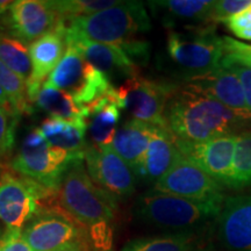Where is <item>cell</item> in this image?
Returning a JSON list of instances; mask_svg holds the SVG:
<instances>
[{
    "label": "cell",
    "mask_w": 251,
    "mask_h": 251,
    "mask_svg": "<svg viewBox=\"0 0 251 251\" xmlns=\"http://www.w3.org/2000/svg\"><path fill=\"white\" fill-rule=\"evenodd\" d=\"M164 118L175 139L186 142L237 134L243 130L246 121L251 120L249 115L230 111L190 84L179 85L171 94Z\"/></svg>",
    "instance_id": "6da1fadb"
},
{
    "label": "cell",
    "mask_w": 251,
    "mask_h": 251,
    "mask_svg": "<svg viewBox=\"0 0 251 251\" xmlns=\"http://www.w3.org/2000/svg\"><path fill=\"white\" fill-rule=\"evenodd\" d=\"M59 207L86 230L90 246L112 251L118 201L91 179L84 161L70 165L58 188Z\"/></svg>",
    "instance_id": "7a4b0ae2"
},
{
    "label": "cell",
    "mask_w": 251,
    "mask_h": 251,
    "mask_svg": "<svg viewBox=\"0 0 251 251\" xmlns=\"http://www.w3.org/2000/svg\"><path fill=\"white\" fill-rule=\"evenodd\" d=\"M224 201H197L150 190L137 198L134 214L144 224L170 233H194L218 219Z\"/></svg>",
    "instance_id": "3957f363"
},
{
    "label": "cell",
    "mask_w": 251,
    "mask_h": 251,
    "mask_svg": "<svg viewBox=\"0 0 251 251\" xmlns=\"http://www.w3.org/2000/svg\"><path fill=\"white\" fill-rule=\"evenodd\" d=\"M165 51L174 74L186 84L221 67L225 58L224 36L216 33L214 24L171 30L166 36Z\"/></svg>",
    "instance_id": "277c9868"
},
{
    "label": "cell",
    "mask_w": 251,
    "mask_h": 251,
    "mask_svg": "<svg viewBox=\"0 0 251 251\" xmlns=\"http://www.w3.org/2000/svg\"><path fill=\"white\" fill-rule=\"evenodd\" d=\"M63 23L67 33L72 35L120 47L151 29V20L141 1H120L94 14L67 19Z\"/></svg>",
    "instance_id": "5b68a950"
},
{
    "label": "cell",
    "mask_w": 251,
    "mask_h": 251,
    "mask_svg": "<svg viewBox=\"0 0 251 251\" xmlns=\"http://www.w3.org/2000/svg\"><path fill=\"white\" fill-rule=\"evenodd\" d=\"M56 201L57 191L13 171L0 175V221L5 227L23 230L41 213L54 208Z\"/></svg>",
    "instance_id": "8992f818"
},
{
    "label": "cell",
    "mask_w": 251,
    "mask_h": 251,
    "mask_svg": "<svg viewBox=\"0 0 251 251\" xmlns=\"http://www.w3.org/2000/svg\"><path fill=\"white\" fill-rule=\"evenodd\" d=\"M76 161L84 159L50 146L40 128H33L24 139L17 155L9 162V168L14 174L58 192L63 176Z\"/></svg>",
    "instance_id": "52a82bcc"
},
{
    "label": "cell",
    "mask_w": 251,
    "mask_h": 251,
    "mask_svg": "<svg viewBox=\"0 0 251 251\" xmlns=\"http://www.w3.org/2000/svg\"><path fill=\"white\" fill-rule=\"evenodd\" d=\"M43 85L71 94L83 108L105 97L115 87L105 74L87 62L79 50L68 41L62 61Z\"/></svg>",
    "instance_id": "ba28073f"
},
{
    "label": "cell",
    "mask_w": 251,
    "mask_h": 251,
    "mask_svg": "<svg viewBox=\"0 0 251 251\" xmlns=\"http://www.w3.org/2000/svg\"><path fill=\"white\" fill-rule=\"evenodd\" d=\"M178 86L174 81L150 79L140 74L117 87L119 106L129 113L133 120L166 127L164 118L166 103Z\"/></svg>",
    "instance_id": "9c48e42d"
},
{
    "label": "cell",
    "mask_w": 251,
    "mask_h": 251,
    "mask_svg": "<svg viewBox=\"0 0 251 251\" xmlns=\"http://www.w3.org/2000/svg\"><path fill=\"white\" fill-rule=\"evenodd\" d=\"M23 236L31 251H62L90 244L85 229L56 207L28 222L23 229Z\"/></svg>",
    "instance_id": "30bf717a"
},
{
    "label": "cell",
    "mask_w": 251,
    "mask_h": 251,
    "mask_svg": "<svg viewBox=\"0 0 251 251\" xmlns=\"http://www.w3.org/2000/svg\"><path fill=\"white\" fill-rule=\"evenodd\" d=\"M151 190L197 201L226 199L224 187L180 152Z\"/></svg>",
    "instance_id": "8fae6325"
},
{
    "label": "cell",
    "mask_w": 251,
    "mask_h": 251,
    "mask_svg": "<svg viewBox=\"0 0 251 251\" xmlns=\"http://www.w3.org/2000/svg\"><path fill=\"white\" fill-rule=\"evenodd\" d=\"M84 161L91 179L117 201L135 193L137 179L134 172L111 146L89 144Z\"/></svg>",
    "instance_id": "7c38bea8"
},
{
    "label": "cell",
    "mask_w": 251,
    "mask_h": 251,
    "mask_svg": "<svg viewBox=\"0 0 251 251\" xmlns=\"http://www.w3.org/2000/svg\"><path fill=\"white\" fill-rule=\"evenodd\" d=\"M179 152L199 166L224 188H229L236 146V134L225 135L203 142H186L176 139Z\"/></svg>",
    "instance_id": "4fadbf2b"
},
{
    "label": "cell",
    "mask_w": 251,
    "mask_h": 251,
    "mask_svg": "<svg viewBox=\"0 0 251 251\" xmlns=\"http://www.w3.org/2000/svg\"><path fill=\"white\" fill-rule=\"evenodd\" d=\"M58 14L50 0H17L12 1L0 31L24 43H33L57 26Z\"/></svg>",
    "instance_id": "5bb4252c"
},
{
    "label": "cell",
    "mask_w": 251,
    "mask_h": 251,
    "mask_svg": "<svg viewBox=\"0 0 251 251\" xmlns=\"http://www.w3.org/2000/svg\"><path fill=\"white\" fill-rule=\"evenodd\" d=\"M67 51V29L59 19L57 26L29 45L31 74L26 81L27 96L33 105L45 81L62 61Z\"/></svg>",
    "instance_id": "9a60e30c"
},
{
    "label": "cell",
    "mask_w": 251,
    "mask_h": 251,
    "mask_svg": "<svg viewBox=\"0 0 251 251\" xmlns=\"http://www.w3.org/2000/svg\"><path fill=\"white\" fill-rule=\"evenodd\" d=\"M216 234L227 251H251V194L226 198L216 219Z\"/></svg>",
    "instance_id": "2e32d148"
},
{
    "label": "cell",
    "mask_w": 251,
    "mask_h": 251,
    "mask_svg": "<svg viewBox=\"0 0 251 251\" xmlns=\"http://www.w3.org/2000/svg\"><path fill=\"white\" fill-rule=\"evenodd\" d=\"M67 41L76 47L86 61L105 74L111 81L114 79L125 81L140 75V67L131 61L120 46L94 42L69 33H67Z\"/></svg>",
    "instance_id": "e0dca14e"
},
{
    "label": "cell",
    "mask_w": 251,
    "mask_h": 251,
    "mask_svg": "<svg viewBox=\"0 0 251 251\" xmlns=\"http://www.w3.org/2000/svg\"><path fill=\"white\" fill-rule=\"evenodd\" d=\"M212 0H162L149 1L152 13L161 18L165 27L183 26L185 29H193L214 24L212 20Z\"/></svg>",
    "instance_id": "ac0fdd59"
},
{
    "label": "cell",
    "mask_w": 251,
    "mask_h": 251,
    "mask_svg": "<svg viewBox=\"0 0 251 251\" xmlns=\"http://www.w3.org/2000/svg\"><path fill=\"white\" fill-rule=\"evenodd\" d=\"M186 84L206 93L230 111L251 117L247 108L242 84L236 74L225 65L221 64V67L211 74L196 78Z\"/></svg>",
    "instance_id": "d6986e66"
},
{
    "label": "cell",
    "mask_w": 251,
    "mask_h": 251,
    "mask_svg": "<svg viewBox=\"0 0 251 251\" xmlns=\"http://www.w3.org/2000/svg\"><path fill=\"white\" fill-rule=\"evenodd\" d=\"M120 111L117 87L105 97L84 107V118L92 146H112L119 129Z\"/></svg>",
    "instance_id": "ffe728a7"
},
{
    "label": "cell",
    "mask_w": 251,
    "mask_h": 251,
    "mask_svg": "<svg viewBox=\"0 0 251 251\" xmlns=\"http://www.w3.org/2000/svg\"><path fill=\"white\" fill-rule=\"evenodd\" d=\"M153 127L155 126L130 119L119 127L111 146L127 163L136 179H139L142 170Z\"/></svg>",
    "instance_id": "44dd1931"
},
{
    "label": "cell",
    "mask_w": 251,
    "mask_h": 251,
    "mask_svg": "<svg viewBox=\"0 0 251 251\" xmlns=\"http://www.w3.org/2000/svg\"><path fill=\"white\" fill-rule=\"evenodd\" d=\"M178 153L179 150L171 131L166 127L155 126L137 180L155 185L171 168Z\"/></svg>",
    "instance_id": "7402d4cb"
},
{
    "label": "cell",
    "mask_w": 251,
    "mask_h": 251,
    "mask_svg": "<svg viewBox=\"0 0 251 251\" xmlns=\"http://www.w3.org/2000/svg\"><path fill=\"white\" fill-rule=\"evenodd\" d=\"M40 130L50 146L65 150L77 158L84 159L89 147L86 141L87 127L85 119L69 121L48 117L42 121Z\"/></svg>",
    "instance_id": "603a6c76"
},
{
    "label": "cell",
    "mask_w": 251,
    "mask_h": 251,
    "mask_svg": "<svg viewBox=\"0 0 251 251\" xmlns=\"http://www.w3.org/2000/svg\"><path fill=\"white\" fill-rule=\"evenodd\" d=\"M33 103H35L40 109L48 113L49 117L64 119L69 121L85 119L84 108L75 101L71 94L52 87L42 85Z\"/></svg>",
    "instance_id": "cb8c5ba5"
},
{
    "label": "cell",
    "mask_w": 251,
    "mask_h": 251,
    "mask_svg": "<svg viewBox=\"0 0 251 251\" xmlns=\"http://www.w3.org/2000/svg\"><path fill=\"white\" fill-rule=\"evenodd\" d=\"M194 233H168L159 236L141 237L128 242L121 251H192Z\"/></svg>",
    "instance_id": "d4e9b609"
},
{
    "label": "cell",
    "mask_w": 251,
    "mask_h": 251,
    "mask_svg": "<svg viewBox=\"0 0 251 251\" xmlns=\"http://www.w3.org/2000/svg\"><path fill=\"white\" fill-rule=\"evenodd\" d=\"M0 61L21 79L27 81L31 74L29 47L14 37L0 33Z\"/></svg>",
    "instance_id": "484cf974"
},
{
    "label": "cell",
    "mask_w": 251,
    "mask_h": 251,
    "mask_svg": "<svg viewBox=\"0 0 251 251\" xmlns=\"http://www.w3.org/2000/svg\"><path fill=\"white\" fill-rule=\"evenodd\" d=\"M251 187V129L236 134V146L229 188L243 190Z\"/></svg>",
    "instance_id": "4316f807"
},
{
    "label": "cell",
    "mask_w": 251,
    "mask_h": 251,
    "mask_svg": "<svg viewBox=\"0 0 251 251\" xmlns=\"http://www.w3.org/2000/svg\"><path fill=\"white\" fill-rule=\"evenodd\" d=\"M0 87L7 97L11 107L17 114H29L33 112V105L27 96L26 81L0 61Z\"/></svg>",
    "instance_id": "83f0119b"
},
{
    "label": "cell",
    "mask_w": 251,
    "mask_h": 251,
    "mask_svg": "<svg viewBox=\"0 0 251 251\" xmlns=\"http://www.w3.org/2000/svg\"><path fill=\"white\" fill-rule=\"evenodd\" d=\"M119 2L113 0H50L52 8L63 20L94 14L118 5Z\"/></svg>",
    "instance_id": "f1b7e54d"
},
{
    "label": "cell",
    "mask_w": 251,
    "mask_h": 251,
    "mask_svg": "<svg viewBox=\"0 0 251 251\" xmlns=\"http://www.w3.org/2000/svg\"><path fill=\"white\" fill-rule=\"evenodd\" d=\"M20 115L12 108L0 106V159L11 151L14 146L15 128Z\"/></svg>",
    "instance_id": "f546056e"
},
{
    "label": "cell",
    "mask_w": 251,
    "mask_h": 251,
    "mask_svg": "<svg viewBox=\"0 0 251 251\" xmlns=\"http://www.w3.org/2000/svg\"><path fill=\"white\" fill-rule=\"evenodd\" d=\"M251 7V0H219L213 7V23H222Z\"/></svg>",
    "instance_id": "4dcf8cb0"
},
{
    "label": "cell",
    "mask_w": 251,
    "mask_h": 251,
    "mask_svg": "<svg viewBox=\"0 0 251 251\" xmlns=\"http://www.w3.org/2000/svg\"><path fill=\"white\" fill-rule=\"evenodd\" d=\"M225 58L241 63L251 68V45L235 40L230 36H224Z\"/></svg>",
    "instance_id": "1f68e13d"
},
{
    "label": "cell",
    "mask_w": 251,
    "mask_h": 251,
    "mask_svg": "<svg viewBox=\"0 0 251 251\" xmlns=\"http://www.w3.org/2000/svg\"><path fill=\"white\" fill-rule=\"evenodd\" d=\"M224 24L237 39L251 41V7L227 19Z\"/></svg>",
    "instance_id": "d6a6232c"
},
{
    "label": "cell",
    "mask_w": 251,
    "mask_h": 251,
    "mask_svg": "<svg viewBox=\"0 0 251 251\" xmlns=\"http://www.w3.org/2000/svg\"><path fill=\"white\" fill-rule=\"evenodd\" d=\"M0 251H31L21 229L5 227L0 231Z\"/></svg>",
    "instance_id": "836d02e7"
},
{
    "label": "cell",
    "mask_w": 251,
    "mask_h": 251,
    "mask_svg": "<svg viewBox=\"0 0 251 251\" xmlns=\"http://www.w3.org/2000/svg\"><path fill=\"white\" fill-rule=\"evenodd\" d=\"M222 65L229 68L230 70H233L235 74H236L241 84H242L248 112L251 114V68L247 67V65L244 64H241V63L230 61V59L226 58H224V61H222Z\"/></svg>",
    "instance_id": "e575fe53"
},
{
    "label": "cell",
    "mask_w": 251,
    "mask_h": 251,
    "mask_svg": "<svg viewBox=\"0 0 251 251\" xmlns=\"http://www.w3.org/2000/svg\"><path fill=\"white\" fill-rule=\"evenodd\" d=\"M11 5L12 1H5V0H1V1H0V25H1L2 21L5 20Z\"/></svg>",
    "instance_id": "d590c367"
},
{
    "label": "cell",
    "mask_w": 251,
    "mask_h": 251,
    "mask_svg": "<svg viewBox=\"0 0 251 251\" xmlns=\"http://www.w3.org/2000/svg\"><path fill=\"white\" fill-rule=\"evenodd\" d=\"M0 106H1V107H6V108H12L11 103H9L7 97H6L4 91L1 90V87H0Z\"/></svg>",
    "instance_id": "8d00e7d4"
},
{
    "label": "cell",
    "mask_w": 251,
    "mask_h": 251,
    "mask_svg": "<svg viewBox=\"0 0 251 251\" xmlns=\"http://www.w3.org/2000/svg\"><path fill=\"white\" fill-rule=\"evenodd\" d=\"M62 251H87V247H85V246H76V247L68 248V249H64Z\"/></svg>",
    "instance_id": "74e56055"
},
{
    "label": "cell",
    "mask_w": 251,
    "mask_h": 251,
    "mask_svg": "<svg viewBox=\"0 0 251 251\" xmlns=\"http://www.w3.org/2000/svg\"><path fill=\"white\" fill-rule=\"evenodd\" d=\"M192 251H206V250H201V249H199V248H194Z\"/></svg>",
    "instance_id": "f35d334b"
},
{
    "label": "cell",
    "mask_w": 251,
    "mask_h": 251,
    "mask_svg": "<svg viewBox=\"0 0 251 251\" xmlns=\"http://www.w3.org/2000/svg\"><path fill=\"white\" fill-rule=\"evenodd\" d=\"M0 33H1V31H0Z\"/></svg>",
    "instance_id": "ab89813d"
},
{
    "label": "cell",
    "mask_w": 251,
    "mask_h": 251,
    "mask_svg": "<svg viewBox=\"0 0 251 251\" xmlns=\"http://www.w3.org/2000/svg\"><path fill=\"white\" fill-rule=\"evenodd\" d=\"M0 175H1V174H0Z\"/></svg>",
    "instance_id": "60d3db41"
}]
</instances>
